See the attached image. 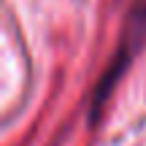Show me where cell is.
I'll use <instances>...</instances> for the list:
<instances>
[{"label":"cell","mask_w":146,"mask_h":146,"mask_svg":"<svg viewBox=\"0 0 146 146\" xmlns=\"http://www.w3.org/2000/svg\"><path fill=\"white\" fill-rule=\"evenodd\" d=\"M143 43H146V0H135V3L130 5V11H127V16H125L116 52H114V57H111V62L106 65L103 76H100L98 87H95V92H92V103H89V119H92V125L100 119V114H103L106 103L111 100L116 84L122 81V76H125L127 68L133 65L135 54L143 49Z\"/></svg>","instance_id":"cell-1"}]
</instances>
